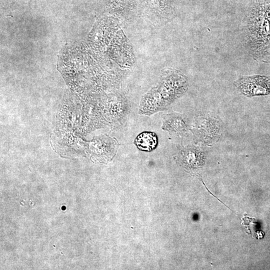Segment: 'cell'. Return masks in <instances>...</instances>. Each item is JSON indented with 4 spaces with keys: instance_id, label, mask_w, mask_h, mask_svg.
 <instances>
[{
    "instance_id": "obj_6",
    "label": "cell",
    "mask_w": 270,
    "mask_h": 270,
    "mask_svg": "<svg viewBox=\"0 0 270 270\" xmlns=\"http://www.w3.org/2000/svg\"><path fill=\"white\" fill-rule=\"evenodd\" d=\"M134 144L140 150L151 152L157 147L158 138L156 134L154 132H144L136 136Z\"/></svg>"
},
{
    "instance_id": "obj_3",
    "label": "cell",
    "mask_w": 270,
    "mask_h": 270,
    "mask_svg": "<svg viewBox=\"0 0 270 270\" xmlns=\"http://www.w3.org/2000/svg\"><path fill=\"white\" fill-rule=\"evenodd\" d=\"M234 86L242 94L248 98L270 95V76H242L234 82Z\"/></svg>"
},
{
    "instance_id": "obj_1",
    "label": "cell",
    "mask_w": 270,
    "mask_h": 270,
    "mask_svg": "<svg viewBox=\"0 0 270 270\" xmlns=\"http://www.w3.org/2000/svg\"><path fill=\"white\" fill-rule=\"evenodd\" d=\"M244 44L256 60H270V0H252L243 22Z\"/></svg>"
},
{
    "instance_id": "obj_2",
    "label": "cell",
    "mask_w": 270,
    "mask_h": 270,
    "mask_svg": "<svg viewBox=\"0 0 270 270\" xmlns=\"http://www.w3.org/2000/svg\"><path fill=\"white\" fill-rule=\"evenodd\" d=\"M196 143L211 146L220 138L223 132V124L217 116L210 114H200L196 116L190 128Z\"/></svg>"
},
{
    "instance_id": "obj_5",
    "label": "cell",
    "mask_w": 270,
    "mask_h": 270,
    "mask_svg": "<svg viewBox=\"0 0 270 270\" xmlns=\"http://www.w3.org/2000/svg\"><path fill=\"white\" fill-rule=\"evenodd\" d=\"M162 121V129L179 136H184L190 128L179 114L173 113L164 114Z\"/></svg>"
},
{
    "instance_id": "obj_4",
    "label": "cell",
    "mask_w": 270,
    "mask_h": 270,
    "mask_svg": "<svg viewBox=\"0 0 270 270\" xmlns=\"http://www.w3.org/2000/svg\"><path fill=\"white\" fill-rule=\"evenodd\" d=\"M206 154L199 146L193 145L179 148L176 158L187 170H194L202 168L205 162Z\"/></svg>"
}]
</instances>
